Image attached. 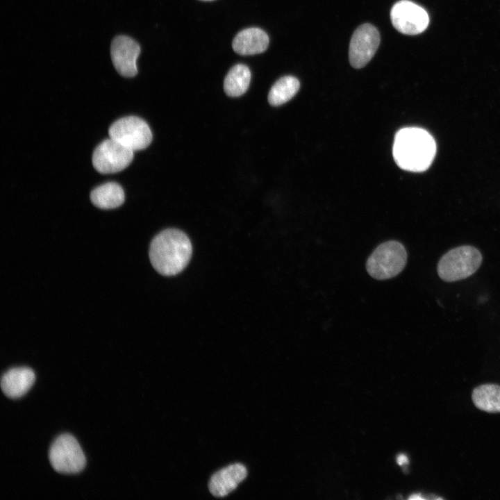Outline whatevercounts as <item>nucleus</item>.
Wrapping results in <instances>:
<instances>
[{
    "instance_id": "nucleus-1",
    "label": "nucleus",
    "mask_w": 500,
    "mask_h": 500,
    "mask_svg": "<svg viewBox=\"0 0 500 500\" xmlns=\"http://www.w3.org/2000/svg\"><path fill=\"white\" fill-rule=\"evenodd\" d=\"M192 253L188 237L181 231L169 228L151 241L149 258L153 268L164 276H174L187 266Z\"/></svg>"
},
{
    "instance_id": "nucleus-2",
    "label": "nucleus",
    "mask_w": 500,
    "mask_h": 500,
    "mask_svg": "<svg viewBox=\"0 0 500 500\" xmlns=\"http://www.w3.org/2000/svg\"><path fill=\"white\" fill-rule=\"evenodd\" d=\"M436 151L433 137L419 128H404L394 138L393 156L403 169L422 172L431 164Z\"/></svg>"
},
{
    "instance_id": "nucleus-3",
    "label": "nucleus",
    "mask_w": 500,
    "mask_h": 500,
    "mask_svg": "<svg viewBox=\"0 0 500 500\" xmlns=\"http://www.w3.org/2000/svg\"><path fill=\"white\" fill-rule=\"evenodd\" d=\"M482 255L476 247L463 245L444 254L438 262V274L441 279L453 282L474 274L482 262Z\"/></svg>"
},
{
    "instance_id": "nucleus-4",
    "label": "nucleus",
    "mask_w": 500,
    "mask_h": 500,
    "mask_svg": "<svg viewBox=\"0 0 500 500\" xmlns=\"http://www.w3.org/2000/svg\"><path fill=\"white\" fill-rule=\"evenodd\" d=\"M407 252L398 241L390 240L378 245L367 260L369 274L377 280H385L398 275L405 267Z\"/></svg>"
},
{
    "instance_id": "nucleus-5",
    "label": "nucleus",
    "mask_w": 500,
    "mask_h": 500,
    "mask_svg": "<svg viewBox=\"0 0 500 500\" xmlns=\"http://www.w3.org/2000/svg\"><path fill=\"white\" fill-rule=\"evenodd\" d=\"M49 459L52 467L61 474H77L86 464L85 455L74 437L69 434L59 435L52 443Z\"/></svg>"
},
{
    "instance_id": "nucleus-6",
    "label": "nucleus",
    "mask_w": 500,
    "mask_h": 500,
    "mask_svg": "<svg viewBox=\"0 0 500 500\" xmlns=\"http://www.w3.org/2000/svg\"><path fill=\"white\" fill-rule=\"evenodd\" d=\"M108 133L110 138L133 151L146 149L152 140L147 123L135 116L119 119L110 126Z\"/></svg>"
},
{
    "instance_id": "nucleus-7",
    "label": "nucleus",
    "mask_w": 500,
    "mask_h": 500,
    "mask_svg": "<svg viewBox=\"0 0 500 500\" xmlns=\"http://www.w3.org/2000/svg\"><path fill=\"white\" fill-rule=\"evenodd\" d=\"M133 151L109 138L101 142L94 149L92 164L101 174L119 172L127 167L133 159Z\"/></svg>"
},
{
    "instance_id": "nucleus-8",
    "label": "nucleus",
    "mask_w": 500,
    "mask_h": 500,
    "mask_svg": "<svg viewBox=\"0 0 500 500\" xmlns=\"http://www.w3.org/2000/svg\"><path fill=\"white\" fill-rule=\"evenodd\" d=\"M393 26L405 35H417L424 32L428 26L427 12L419 5L408 0L397 2L390 11Z\"/></svg>"
},
{
    "instance_id": "nucleus-9",
    "label": "nucleus",
    "mask_w": 500,
    "mask_h": 500,
    "mask_svg": "<svg viewBox=\"0 0 500 500\" xmlns=\"http://www.w3.org/2000/svg\"><path fill=\"white\" fill-rule=\"evenodd\" d=\"M380 44L378 30L370 24H364L354 31L349 44V60L351 66H365L374 56Z\"/></svg>"
},
{
    "instance_id": "nucleus-10",
    "label": "nucleus",
    "mask_w": 500,
    "mask_h": 500,
    "mask_svg": "<svg viewBox=\"0 0 500 500\" xmlns=\"http://www.w3.org/2000/svg\"><path fill=\"white\" fill-rule=\"evenodd\" d=\"M140 53L137 42L126 35L115 38L110 47L113 65L119 74L133 77L138 73L136 60Z\"/></svg>"
},
{
    "instance_id": "nucleus-11",
    "label": "nucleus",
    "mask_w": 500,
    "mask_h": 500,
    "mask_svg": "<svg viewBox=\"0 0 500 500\" xmlns=\"http://www.w3.org/2000/svg\"><path fill=\"white\" fill-rule=\"evenodd\" d=\"M247 469L240 463L228 465L215 473L209 482V490L216 497H223L234 490L247 476Z\"/></svg>"
},
{
    "instance_id": "nucleus-12",
    "label": "nucleus",
    "mask_w": 500,
    "mask_h": 500,
    "mask_svg": "<svg viewBox=\"0 0 500 500\" xmlns=\"http://www.w3.org/2000/svg\"><path fill=\"white\" fill-rule=\"evenodd\" d=\"M35 379L34 372L28 367L12 368L2 376L1 388L6 397L19 398L29 390Z\"/></svg>"
},
{
    "instance_id": "nucleus-13",
    "label": "nucleus",
    "mask_w": 500,
    "mask_h": 500,
    "mask_svg": "<svg viewBox=\"0 0 500 500\" xmlns=\"http://www.w3.org/2000/svg\"><path fill=\"white\" fill-rule=\"evenodd\" d=\"M269 42V37L263 30L253 27L240 31L233 40L232 47L240 55H254L264 52Z\"/></svg>"
},
{
    "instance_id": "nucleus-14",
    "label": "nucleus",
    "mask_w": 500,
    "mask_h": 500,
    "mask_svg": "<svg viewBox=\"0 0 500 500\" xmlns=\"http://www.w3.org/2000/svg\"><path fill=\"white\" fill-rule=\"evenodd\" d=\"M125 196L122 188L116 183H107L94 189L90 194L92 203L101 209H112L121 206Z\"/></svg>"
},
{
    "instance_id": "nucleus-15",
    "label": "nucleus",
    "mask_w": 500,
    "mask_h": 500,
    "mask_svg": "<svg viewBox=\"0 0 500 500\" xmlns=\"http://www.w3.org/2000/svg\"><path fill=\"white\" fill-rule=\"evenodd\" d=\"M251 81V72L242 64L233 66L226 74L224 89L228 96L236 97L246 92Z\"/></svg>"
},
{
    "instance_id": "nucleus-16",
    "label": "nucleus",
    "mask_w": 500,
    "mask_h": 500,
    "mask_svg": "<svg viewBox=\"0 0 500 500\" xmlns=\"http://www.w3.org/2000/svg\"><path fill=\"white\" fill-rule=\"evenodd\" d=\"M472 398L478 409L488 412H500V385H479L474 389Z\"/></svg>"
},
{
    "instance_id": "nucleus-17",
    "label": "nucleus",
    "mask_w": 500,
    "mask_h": 500,
    "mask_svg": "<svg viewBox=\"0 0 500 500\" xmlns=\"http://www.w3.org/2000/svg\"><path fill=\"white\" fill-rule=\"evenodd\" d=\"M300 83L292 76L278 79L272 87L268 94V101L272 106H281L290 100L298 92Z\"/></svg>"
},
{
    "instance_id": "nucleus-18",
    "label": "nucleus",
    "mask_w": 500,
    "mask_h": 500,
    "mask_svg": "<svg viewBox=\"0 0 500 500\" xmlns=\"http://www.w3.org/2000/svg\"><path fill=\"white\" fill-rule=\"evenodd\" d=\"M408 461L407 457L404 455H400L397 458V462L399 465H402L403 463H406Z\"/></svg>"
},
{
    "instance_id": "nucleus-19",
    "label": "nucleus",
    "mask_w": 500,
    "mask_h": 500,
    "mask_svg": "<svg viewBox=\"0 0 500 500\" xmlns=\"http://www.w3.org/2000/svg\"><path fill=\"white\" fill-rule=\"evenodd\" d=\"M201 1H213V0H201Z\"/></svg>"
}]
</instances>
